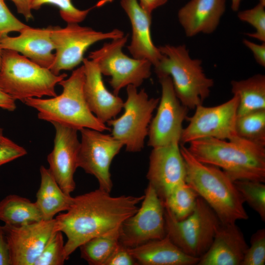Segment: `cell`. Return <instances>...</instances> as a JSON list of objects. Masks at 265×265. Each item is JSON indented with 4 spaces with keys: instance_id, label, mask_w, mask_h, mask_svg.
<instances>
[{
    "instance_id": "46",
    "label": "cell",
    "mask_w": 265,
    "mask_h": 265,
    "mask_svg": "<svg viewBox=\"0 0 265 265\" xmlns=\"http://www.w3.org/2000/svg\"><path fill=\"white\" fill-rule=\"evenodd\" d=\"M259 2L265 5V0H258Z\"/></svg>"
},
{
    "instance_id": "37",
    "label": "cell",
    "mask_w": 265,
    "mask_h": 265,
    "mask_svg": "<svg viewBox=\"0 0 265 265\" xmlns=\"http://www.w3.org/2000/svg\"><path fill=\"white\" fill-rule=\"evenodd\" d=\"M138 265L129 251V248L120 242L106 261L105 265Z\"/></svg>"
},
{
    "instance_id": "18",
    "label": "cell",
    "mask_w": 265,
    "mask_h": 265,
    "mask_svg": "<svg viewBox=\"0 0 265 265\" xmlns=\"http://www.w3.org/2000/svg\"><path fill=\"white\" fill-rule=\"evenodd\" d=\"M83 92L88 106L96 117L104 123L115 118L123 107L124 102L106 87L98 66L84 58Z\"/></svg>"
},
{
    "instance_id": "39",
    "label": "cell",
    "mask_w": 265,
    "mask_h": 265,
    "mask_svg": "<svg viewBox=\"0 0 265 265\" xmlns=\"http://www.w3.org/2000/svg\"><path fill=\"white\" fill-rule=\"evenodd\" d=\"M0 265H11L9 248L2 226H0Z\"/></svg>"
},
{
    "instance_id": "4",
    "label": "cell",
    "mask_w": 265,
    "mask_h": 265,
    "mask_svg": "<svg viewBox=\"0 0 265 265\" xmlns=\"http://www.w3.org/2000/svg\"><path fill=\"white\" fill-rule=\"evenodd\" d=\"M84 70L82 65L59 82L63 88L59 95L49 98H30L24 103L38 111V118L51 123H57L80 131L88 128L100 132L110 128L90 110L83 92Z\"/></svg>"
},
{
    "instance_id": "28",
    "label": "cell",
    "mask_w": 265,
    "mask_h": 265,
    "mask_svg": "<svg viewBox=\"0 0 265 265\" xmlns=\"http://www.w3.org/2000/svg\"><path fill=\"white\" fill-rule=\"evenodd\" d=\"M199 195L186 182L178 185L163 202L178 220L185 219L194 211Z\"/></svg>"
},
{
    "instance_id": "22",
    "label": "cell",
    "mask_w": 265,
    "mask_h": 265,
    "mask_svg": "<svg viewBox=\"0 0 265 265\" xmlns=\"http://www.w3.org/2000/svg\"><path fill=\"white\" fill-rule=\"evenodd\" d=\"M226 9V0H190L178 11V19L187 37L216 30Z\"/></svg>"
},
{
    "instance_id": "24",
    "label": "cell",
    "mask_w": 265,
    "mask_h": 265,
    "mask_svg": "<svg viewBox=\"0 0 265 265\" xmlns=\"http://www.w3.org/2000/svg\"><path fill=\"white\" fill-rule=\"evenodd\" d=\"M40 173V184L35 202L41 213L43 219L51 220L57 213L68 210L74 197L63 191L49 168L41 165Z\"/></svg>"
},
{
    "instance_id": "42",
    "label": "cell",
    "mask_w": 265,
    "mask_h": 265,
    "mask_svg": "<svg viewBox=\"0 0 265 265\" xmlns=\"http://www.w3.org/2000/svg\"><path fill=\"white\" fill-rule=\"evenodd\" d=\"M141 7L146 11L152 13L156 8L165 4L167 0H138Z\"/></svg>"
},
{
    "instance_id": "16",
    "label": "cell",
    "mask_w": 265,
    "mask_h": 265,
    "mask_svg": "<svg viewBox=\"0 0 265 265\" xmlns=\"http://www.w3.org/2000/svg\"><path fill=\"white\" fill-rule=\"evenodd\" d=\"M180 144L174 142L154 148L149 157L148 184L163 202L175 187L186 182V168Z\"/></svg>"
},
{
    "instance_id": "13",
    "label": "cell",
    "mask_w": 265,
    "mask_h": 265,
    "mask_svg": "<svg viewBox=\"0 0 265 265\" xmlns=\"http://www.w3.org/2000/svg\"><path fill=\"white\" fill-rule=\"evenodd\" d=\"M81 141L77 164L97 180L99 188L110 192L113 186L110 167L123 144L111 134L93 129L80 130Z\"/></svg>"
},
{
    "instance_id": "8",
    "label": "cell",
    "mask_w": 265,
    "mask_h": 265,
    "mask_svg": "<svg viewBox=\"0 0 265 265\" xmlns=\"http://www.w3.org/2000/svg\"><path fill=\"white\" fill-rule=\"evenodd\" d=\"M127 98L123 113L106 122L111 135L125 146L126 151L137 153L144 148L153 113L159 99L149 98L144 89L138 91L132 85L127 86Z\"/></svg>"
},
{
    "instance_id": "15",
    "label": "cell",
    "mask_w": 265,
    "mask_h": 265,
    "mask_svg": "<svg viewBox=\"0 0 265 265\" xmlns=\"http://www.w3.org/2000/svg\"><path fill=\"white\" fill-rule=\"evenodd\" d=\"M10 251L11 265H34L54 234L59 231L56 219L14 226H2Z\"/></svg>"
},
{
    "instance_id": "29",
    "label": "cell",
    "mask_w": 265,
    "mask_h": 265,
    "mask_svg": "<svg viewBox=\"0 0 265 265\" xmlns=\"http://www.w3.org/2000/svg\"><path fill=\"white\" fill-rule=\"evenodd\" d=\"M235 128L239 137L265 146V109L238 116Z\"/></svg>"
},
{
    "instance_id": "25",
    "label": "cell",
    "mask_w": 265,
    "mask_h": 265,
    "mask_svg": "<svg viewBox=\"0 0 265 265\" xmlns=\"http://www.w3.org/2000/svg\"><path fill=\"white\" fill-rule=\"evenodd\" d=\"M231 91L238 98L237 117L265 109V76L257 74L248 79L231 81Z\"/></svg>"
},
{
    "instance_id": "21",
    "label": "cell",
    "mask_w": 265,
    "mask_h": 265,
    "mask_svg": "<svg viewBox=\"0 0 265 265\" xmlns=\"http://www.w3.org/2000/svg\"><path fill=\"white\" fill-rule=\"evenodd\" d=\"M248 246L236 223H221L210 248L197 265H241Z\"/></svg>"
},
{
    "instance_id": "1",
    "label": "cell",
    "mask_w": 265,
    "mask_h": 265,
    "mask_svg": "<svg viewBox=\"0 0 265 265\" xmlns=\"http://www.w3.org/2000/svg\"><path fill=\"white\" fill-rule=\"evenodd\" d=\"M139 196H112L99 188L73 198L68 210L55 217L59 231L67 237V260L82 244L118 227L138 210L143 199Z\"/></svg>"
},
{
    "instance_id": "32",
    "label": "cell",
    "mask_w": 265,
    "mask_h": 265,
    "mask_svg": "<svg viewBox=\"0 0 265 265\" xmlns=\"http://www.w3.org/2000/svg\"><path fill=\"white\" fill-rule=\"evenodd\" d=\"M66 260L63 233L58 231L45 247L34 265H62Z\"/></svg>"
},
{
    "instance_id": "2",
    "label": "cell",
    "mask_w": 265,
    "mask_h": 265,
    "mask_svg": "<svg viewBox=\"0 0 265 265\" xmlns=\"http://www.w3.org/2000/svg\"><path fill=\"white\" fill-rule=\"evenodd\" d=\"M189 144L187 149L196 159L219 168L233 181L265 182V146L238 136L230 140L205 138Z\"/></svg>"
},
{
    "instance_id": "9",
    "label": "cell",
    "mask_w": 265,
    "mask_h": 265,
    "mask_svg": "<svg viewBox=\"0 0 265 265\" xmlns=\"http://www.w3.org/2000/svg\"><path fill=\"white\" fill-rule=\"evenodd\" d=\"M128 37L126 35L106 43L88 56L102 75L110 77L109 83L116 95L129 85L140 86L151 75L153 65L150 61L130 57L123 52Z\"/></svg>"
},
{
    "instance_id": "17",
    "label": "cell",
    "mask_w": 265,
    "mask_h": 265,
    "mask_svg": "<svg viewBox=\"0 0 265 265\" xmlns=\"http://www.w3.org/2000/svg\"><path fill=\"white\" fill-rule=\"evenodd\" d=\"M52 124L55 133L53 149L47 157L49 169L63 191L71 194L76 187L74 174L78 168V131L57 123Z\"/></svg>"
},
{
    "instance_id": "35",
    "label": "cell",
    "mask_w": 265,
    "mask_h": 265,
    "mask_svg": "<svg viewBox=\"0 0 265 265\" xmlns=\"http://www.w3.org/2000/svg\"><path fill=\"white\" fill-rule=\"evenodd\" d=\"M27 26L11 13L4 0H0V40L11 32H21Z\"/></svg>"
},
{
    "instance_id": "7",
    "label": "cell",
    "mask_w": 265,
    "mask_h": 265,
    "mask_svg": "<svg viewBox=\"0 0 265 265\" xmlns=\"http://www.w3.org/2000/svg\"><path fill=\"white\" fill-rule=\"evenodd\" d=\"M166 235L184 253L200 259L210 248L221 222L209 205L200 196L192 213L177 220L164 206Z\"/></svg>"
},
{
    "instance_id": "12",
    "label": "cell",
    "mask_w": 265,
    "mask_h": 265,
    "mask_svg": "<svg viewBox=\"0 0 265 265\" xmlns=\"http://www.w3.org/2000/svg\"><path fill=\"white\" fill-rule=\"evenodd\" d=\"M141 202L137 212L120 227L119 242L129 248L166 235L163 201L149 184Z\"/></svg>"
},
{
    "instance_id": "6",
    "label": "cell",
    "mask_w": 265,
    "mask_h": 265,
    "mask_svg": "<svg viewBox=\"0 0 265 265\" xmlns=\"http://www.w3.org/2000/svg\"><path fill=\"white\" fill-rule=\"evenodd\" d=\"M67 77L55 75L15 51L2 50L0 89L15 101L56 96L55 86Z\"/></svg>"
},
{
    "instance_id": "34",
    "label": "cell",
    "mask_w": 265,
    "mask_h": 265,
    "mask_svg": "<svg viewBox=\"0 0 265 265\" xmlns=\"http://www.w3.org/2000/svg\"><path fill=\"white\" fill-rule=\"evenodd\" d=\"M265 264V229L257 230L251 236L250 246L245 252L241 265Z\"/></svg>"
},
{
    "instance_id": "33",
    "label": "cell",
    "mask_w": 265,
    "mask_h": 265,
    "mask_svg": "<svg viewBox=\"0 0 265 265\" xmlns=\"http://www.w3.org/2000/svg\"><path fill=\"white\" fill-rule=\"evenodd\" d=\"M238 19L247 23L255 28V32L246 35L261 42H265V5L258 3L253 7L240 11Z\"/></svg>"
},
{
    "instance_id": "27",
    "label": "cell",
    "mask_w": 265,
    "mask_h": 265,
    "mask_svg": "<svg viewBox=\"0 0 265 265\" xmlns=\"http://www.w3.org/2000/svg\"><path fill=\"white\" fill-rule=\"evenodd\" d=\"M120 227L82 244L79 247L80 257L90 265H105L119 243Z\"/></svg>"
},
{
    "instance_id": "40",
    "label": "cell",
    "mask_w": 265,
    "mask_h": 265,
    "mask_svg": "<svg viewBox=\"0 0 265 265\" xmlns=\"http://www.w3.org/2000/svg\"><path fill=\"white\" fill-rule=\"evenodd\" d=\"M15 4L17 11L28 21L33 18L31 13L32 0H10Z\"/></svg>"
},
{
    "instance_id": "26",
    "label": "cell",
    "mask_w": 265,
    "mask_h": 265,
    "mask_svg": "<svg viewBox=\"0 0 265 265\" xmlns=\"http://www.w3.org/2000/svg\"><path fill=\"white\" fill-rule=\"evenodd\" d=\"M43 220L36 203L22 196L10 194L0 201V220L14 226Z\"/></svg>"
},
{
    "instance_id": "44",
    "label": "cell",
    "mask_w": 265,
    "mask_h": 265,
    "mask_svg": "<svg viewBox=\"0 0 265 265\" xmlns=\"http://www.w3.org/2000/svg\"><path fill=\"white\" fill-rule=\"evenodd\" d=\"M10 140L9 138L5 137L3 134V130L0 128V143L2 142H7Z\"/></svg>"
},
{
    "instance_id": "41",
    "label": "cell",
    "mask_w": 265,
    "mask_h": 265,
    "mask_svg": "<svg viewBox=\"0 0 265 265\" xmlns=\"http://www.w3.org/2000/svg\"><path fill=\"white\" fill-rule=\"evenodd\" d=\"M0 108L10 111L16 108L15 100L0 89Z\"/></svg>"
},
{
    "instance_id": "31",
    "label": "cell",
    "mask_w": 265,
    "mask_h": 265,
    "mask_svg": "<svg viewBox=\"0 0 265 265\" xmlns=\"http://www.w3.org/2000/svg\"><path fill=\"white\" fill-rule=\"evenodd\" d=\"M107 0H102L93 7L80 10L73 5L71 0H32L31 9L37 10L44 4H52L59 8L61 17L67 24H79L85 20L92 9L103 5Z\"/></svg>"
},
{
    "instance_id": "5",
    "label": "cell",
    "mask_w": 265,
    "mask_h": 265,
    "mask_svg": "<svg viewBox=\"0 0 265 265\" xmlns=\"http://www.w3.org/2000/svg\"><path fill=\"white\" fill-rule=\"evenodd\" d=\"M162 56L154 67L158 78L168 76L175 94L188 109L202 105L210 94L213 80L204 73L202 60L192 58L185 45L158 47Z\"/></svg>"
},
{
    "instance_id": "45",
    "label": "cell",
    "mask_w": 265,
    "mask_h": 265,
    "mask_svg": "<svg viewBox=\"0 0 265 265\" xmlns=\"http://www.w3.org/2000/svg\"><path fill=\"white\" fill-rule=\"evenodd\" d=\"M2 49L0 47V64H1V54H2Z\"/></svg>"
},
{
    "instance_id": "19",
    "label": "cell",
    "mask_w": 265,
    "mask_h": 265,
    "mask_svg": "<svg viewBox=\"0 0 265 265\" xmlns=\"http://www.w3.org/2000/svg\"><path fill=\"white\" fill-rule=\"evenodd\" d=\"M52 26L34 28L27 26L19 35H8L0 40L2 50L15 51L39 66L50 69L54 59L51 38Z\"/></svg>"
},
{
    "instance_id": "36",
    "label": "cell",
    "mask_w": 265,
    "mask_h": 265,
    "mask_svg": "<svg viewBox=\"0 0 265 265\" xmlns=\"http://www.w3.org/2000/svg\"><path fill=\"white\" fill-rule=\"evenodd\" d=\"M27 154L23 147L12 140L0 143V166Z\"/></svg>"
},
{
    "instance_id": "20",
    "label": "cell",
    "mask_w": 265,
    "mask_h": 265,
    "mask_svg": "<svg viewBox=\"0 0 265 265\" xmlns=\"http://www.w3.org/2000/svg\"><path fill=\"white\" fill-rule=\"evenodd\" d=\"M120 3L132 26V40L127 47L128 51L132 57L147 60L154 67L156 66L162 54L152 39V13L143 9L137 0H121Z\"/></svg>"
},
{
    "instance_id": "30",
    "label": "cell",
    "mask_w": 265,
    "mask_h": 265,
    "mask_svg": "<svg viewBox=\"0 0 265 265\" xmlns=\"http://www.w3.org/2000/svg\"><path fill=\"white\" fill-rule=\"evenodd\" d=\"M235 185L241 194L244 202L255 211L262 220L265 221V185L264 183L239 180L234 181Z\"/></svg>"
},
{
    "instance_id": "43",
    "label": "cell",
    "mask_w": 265,
    "mask_h": 265,
    "mask_svg": "<svg viewBox=\"0 0 265 265\" xmlns=\"http://www.w3.org/2000/svg\"><path fill=\"white\" fill-rule=\"evenodd\" d=\"M242 0H231V7L234 11H238Z\"/></svg>"
},
{
    "instance_id": "10",
    "label": "cell",
    "mask_w": 265,
    "mask_h": 265,
    "mask_svg": "<svg viewBox=\"0 0 265 265\" xmlns=\"http://www.w3.org/2000/svg\"><path fill=\"white\" fill-rule=\"evenodd\" d=\"M124 35V33L118 29L103 32L77 23L67 24L63 28L52 26L51 38L55 53L50 70L57 75L62 71L71 70L82 62L84 53L94 44Z\"/></svg>"
},
{
    "instance_id": "38",
    "label": "cell",
    "mask_w": 265,
    "mask_h": 265,
    "mask_svg": "<svg viewBox=\"0 0 265 265\" xmlns=\"http://www.w3.org/2000/svg\"><path fill=\"white\" fill-rule=\"evenodd\" d=\"M244 46L252 53L256 62L263 67H265V42L257 44L248 39H244Z\"/></svg>"
},
{
    "instance_id": "14",
    "label": "cell",
    "mask_w": 265,
    "mask_h": 265,
    "mask_svg": "<svg viewBox=\"0 0 265 265\" xmlns=\"http://www.w3.org/2000/svg\"><path fill=\"white\" fill-rule=\"evenodd\" d=\"M159 79L161 95L148 134V145L153 148L180 143L183 123L187 117L189 110L177 98L171 78L166 76Z\"/></svg>"
},
{
    "instance_id": "3",
    "label": "cell",
    "mask_w": 265,
    "mask_h": 265,
    "mask_svg": "<svg viewBox=\"0 0 265 265\" xmlns=\"http://www.w3.org/2000/svg\"><path fill=\"white\" fill-rule=\"evenodd\" d=\"M186 168V182L213 210L222 223L247 220L244 200L234 181L222 169L196 159L187 147L180 144Z\"/></svg>"
},
{
    "instance_id": "11",
    "label": "cell",
    "mask_w": 265,
    "mask_h": 265,
    "mask_svg": "<svg viewBox=\"0 0 265 265\" xmlns=\"http://www.w3.org/2000/svg\"><path fill=\"white\" fill-rule=\"evenodd\" d=\"M238 106V97L233 95L230 100L218 106H197L194 113L186 119L188 124L183 128L180 144L205 138L230 140L237 136L235 125Z\"/></svg>"
},
{
    "instance_id": "23",
    "label": "cell",
    "mask_w": 265,
    "mask_h": 265,
    "mask_svg": "<svg viewBox=\"0 0 265 265\" xmlns=\"http://www.w3.org/2000/svg\"><path fill=\"white\" fill-rule=\"evenodd\" d=\"M129 251L138 265H194L199 260L184 253L167 235L129 248Z\"/></svg>"
}]
</instances>
